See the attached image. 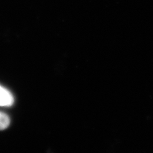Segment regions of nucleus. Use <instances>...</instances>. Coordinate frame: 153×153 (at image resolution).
I'll return each mask as SVG.
<instances>
[{
    "instance_id": "obj_1",
    "label": "nucleus",
    "mask_w": 153,
    "mask_h": 153,
    "mask_svg": "<svg viewBox=\"0 0 153 153\" xmlns=\"http://www.w3.org/2000/svg\"><path fill=\"white\" fill-rule=\"evenodd\" d=\"M14 102V98L12 93L0 85V106L10 107Z\"/></svg>"
},
{
    "instance_id": "obj_2",
    "label": "nucleus",
    "mask_w": 153,
    "mask_h": 153,
    "mask_svg": "<svg viewBox=\"0 0 153 153\" xmlns=\"http://www.w3.org/2000/svg\"><path fill=\"white\" fill-rule=\"evenodd\" d=\"M10 120L7 114L0 112V130H5L9 126Z\"/></svg>"
}]
</instances>
